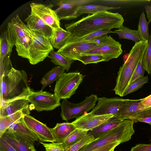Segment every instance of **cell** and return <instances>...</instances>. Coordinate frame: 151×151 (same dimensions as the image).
<instances>
[{"mask_svg":"<svg viewBox=\"0 0 151 151\" xmlns=\"http://www.w3.org/2000/svg\"><path fill=\"white\" fill-rule=\"evenodd\" d=\"M124 21L120 14L106 11L89 14L76 22L66 24L65 27L71 35L81 37L98 30L119 29L123 26Z\"/></svg>","mask_w":151,"mask_h":151,"instance_id":"6da1fadb","label":"cell"},{"mask_svg":"<svg viewBox=\"0 0 151 151\" xmlns=\"http://www.w3.org/2000/svg\"><path fill=\"white\" fill-rule=\"evenodd\" d=\"M0 80V106L16 99H26L32 92L27 73L24 70H18L13 67Z\"/></svg>","mask_w":151,"mask_h":151,"instance_id":"7a4b0ae2","label":"cell"},{"mask_svg":"<svg viewBox=\"0 0 151 151\" xmlns=\"http://www.w3.org/2000/svg\"><path fill=\"white\" fill-rule=\"evenodd\" d=\"M148 42L149 41H140L135 43L132 47L118 72L116 86L113 89L116 95L123 96L135 69L147 48Z\"/></svg>","mask_w":151,"mask_h":151,"instance_id":"3957f363","label":"cell"},{"mask_svg":"<svg viewBox=\"0 0 151 151\" xmlns=\"http://www.w3.org/2000/svg\"><path fill=\"white\" fill-rule=\"evenodd\" d=\"M134 123L131 120H124L117 127L83 146L78 151H92L116 142L121 143L127 142L134 133Z\"/></svg>","mask_w":151,"mask_h":151,"instance_id":"277c9868","label":"cell"},{"mask_svg":"<svg viewBox=\"0 0 151 151\" xmlns=\"http://www.w3.org/2000/svg\"><path fill=\"white\" fill-rule=\"evenodd\" d=\"M98 98L97 95L91 94L86 97L82 102L78 104L70 102L67 99H63L60 105L62 119L67 121L79 117L94 108Z\"/></svg>","mask_w":151,"mask_h":151,"instance_id":"5b68a950","label":"cell"},{"mask_svg":"<svg viewBox=\"0 0 151 151\" xmlns=\"http://www.w3.org/2000/svg\"><path fill=\"white\" fill-rule=\"evenodd\" d=\"M83 77L78 72L64 73L56 82L54 93L60 99L70 98L76 93Z\"/></svg>","mask_w":151,"mask_h":151,"instance_id":"8992f818","label":"cell"},{"mask_svg":"<svg viewBox=\"0 0 151 151\" xmlns=\"http://www.w3.org/2000/svg\"><path fill=\"white\" fill-rule=\"evenodd\" d=\"M31 31L32 37L29 49L28 60L30 64L35 65L48 57L50 52L53 50V48L49 39L39 32Z\"/></svg>","mask_w":151,"mask_h":151,"instance_id":"52a82bcc","label":"cell"},{"mask_svg":"<svg viewBox=\"0 0 151 151\" xmlns=\"http://www.w3.org/2000/svg\"><path fill=\"white\" fill-rule=\"evenodd\" d=\"M26 99L31 104L30 109H33L38 112L52 110L61 104L60 99L55 94L41 90L37 92L32 91Z\"/></svg>","mask_w":151,"mask_h":151,"instance_id":"ba28073f","label":"cell"},{"mask_svg":"<svg viewBox=\"0 0 151 151\" xmlns=\"http://www.w3.org/2000/svg\"><path fill=\"white\" fill-rule=\"evenodd\" d=\"M122 45L110 36L105 35L100 43L93 48L81 54V56L96 55L103 56L106 61L119 57L122 53Z\"/></svg>","mask_w":151,"mask_h":151,"instance_id":"9c48e42d","label":"cell"},{"mask_svg":"<svg viewBox=\"0 0 151 151\" xmlns=\"http://www.w3.org/2000/svg\"><path fill=\"white\" fill-rule=\"evenodd\" d=\"M104 35L91 41L67 42L57 52L68 58L76 60L81 57L82 53L93 48L99 45Z\"/></svg>","mask_w":151,"mask_h":151,"instance_id":"30bf717a","label":"cell"},{"mask_svg":"<svg viewBox=\"0 0 151 151\" xmlns=\"http://www.w3.org/2000/svg\"><path fill=\"white\" fill-rule=\"evenodd\" d=\"M97 1L91 0H63L58 2V7L55 10L60 20L75 19L79 16L77 12L80 6Z\"/></svg>","mask_w":151,"mask_h":151,"instance_id":"8fae6325","label":"cell"},{"mask_svg":"<svg viewBox=\"0 0 151 151\" xmlns=\"http://www.w3.org/2000/svg\"><path fill=\"white\" fill-rule=\"evenodd\" d=\"M31 12L40 18L53 30L60 27V20L55 10L52 9L53 5L32 3L30 4Z\"/></svg>","mask_w":151,"mask_h":151,"instance_id":"7c38bea8","label":"cell"},{"mask_svg":"<svg viewBox=\"0 0 151 151\" xmlns=\"http://www.w3.org/2000/svg\"><path fill=\"white\" fill-rule=\"evenodd\" d=\"M126 99L118 97L98 98V102L90 112L96 115L112 114L114 116L124 106Z\"/></svg>","mask_w":151,"mask_h":151,"instance_id":"4fadbf2b","label":"cell"},{"mask_svg":"<svg viewBox=\"0 0 151 151\" xmlns=\"http://www.w3.org/2000/svg\"><path fill=\"white\" fill-rule=\"evenodd\" d=\"M23 119L28 127L42 142H55L51 128L29 115L24 116Z\"/></svg>","mask_w":151,"mask_h":151,"instance_id":"5bb4252c","label":"cell"},{"mask_svg":"<svg viewBox=\"0 0 151 151\" xmlns=\"http://www.w3.org/2000/svg\"><path fill=\"white\" fill-rule=\"evenodd\" d=\"M114 116L112 114L96 115L90 112L85 113L71 123L76 129L88 131L107 121Z\"/></svg>","mask_w":151,"mask_h":151,"instance_id":"9a60e30c","label":"cell"},{"mask_svg":"<svg viewBox=\"0 0 151 151\" xmlns=\"http://www.w3.org/2000/svg\"><path fill=\"white\" fill-rule=\"evenodd\" d=\"M1 137L17 151H36L33 143L14 133L7 130Z\"/></svg>","mask_w":151,"mask_h":151,"instance_id":"2e32d148","label":"cell"},{"mask_svg":"<svg viewBox=\"0 0 151 151\" xmlns=\"http://www.w3.org/2000/svg\"><path fill=\"white\" fill-rule=\"evenodd\" d=\"M27 25L30 30L37 31L49 39L52 35L53 30L40 18L31 12L25 20Z\"/></svg>","mask_w":151,"mask_h":151,"instance_id":"e0dca14e","label":"cell"},{"mask_svg":"<svg viewBox=\"0 0 151 151\" xmlns=\"http://www.w3.org/2000/svg\"><path fill=\"white\" fill-rule=\"evenodd\" d=\"M29 101L26 99H16L0 107V118L8 116L19 111L30 109Z\"/></svg>","mask_w":151,"mask_h":151,"instance_id":"ac0fdd59","label":"cell"},{"mask_svg":"<svg viewBox=\"0 0 151 151\" xmlns=\"http://www.w3.org/2000/svg\"><path fill=\"white\" fill-rule=\"evenodd\" d=\"M123 120L114 116L95 128L88 131L87 134L92 135L94 140L96 139L117 127Z\"/></svg>","mask_w":151,"mask_h":151,"instance_id":"d6986e66","label":"cell"},{"mask_svg":"<svg viewBox=\"0 0 151 151\" xmlns=\"http://www.w3.org/2000/svg\"><path fill=\"white\" fill-rule=\"evenodd\" d=\"M7 131L14 133L33 143L39 140L36 135L26 125L23 117L12 124Z\"/></svg>","mask_w":151,"mask_h":151,"instance_id":"ffe728a7","label":"cell"},{"mask_svg":"<svg viewBox=\"0 0 151 151\" xmlns=\"http://www.w3.org/2000/svg\"><path fill=\"white\" fill-rule=\"evenodd\" d=\"M140 99H126L124 104L114 116L124 120L127 119L129 116L144 110L140 106Z\"/></svg>","mask_w":151,"mask_h":151,"instance_id":"44dd1931","label":"cell"},{"mask_svg":"<svg viewBox=\"0 0 151 151\" xmlns=\"http://www.w3.org/2000/svg\"><path fill=\"white\" fill-rule=\"evenodd\" d=\"M16 41L9 29L2 32L0 37V58L10 55L13 47L15 45Z\"/></svg>","mask_w":151,"mask_h":151,"instance_id":"7402d4cb","label":"cell"},{"mask_svg":"<svg viewBox=\"0 0 151 151\" xmlns=\"http://www.w3.org/2000/svg\"><path fill=\"white\" fill-rule=\"evenodd\" d=\"M76 129L72 123H57L55 127L51 128L56 140L55 143L63 142Z\"/></svg>","mask_w":151,"mask_h":151,"instance_id":"603a6c76","label":"cell"},{"mask_svg":"<svg viewBox=\"0 0 151 151\" xmlns=\"http://www.w3.org/2000/svg\"><path fill=\"white\" fill-rule=\"evenodd\" d=\"M30 110L21 111L10 116L0 118V137L13 123L20 120L24 116L29 115Z\"/></svg>","mask_w":151,"mask_h":151,"instance_id":"cb8c5ba5","label":"cell"},{"mask_svg":"<svg viewBox=\"0 0 151 151\" xmlns=\"http://www.w3.org/2000/svg\"><path fill=\"white\" fill-rule=\"evenodd\" d=\"M70 35L69 32L60 27L53 30L50 40L53 47L59 50L66 44Z\"/></svg>","mask_w":151,"mask_h":151,"instance_id":"d4e9b609","label":"cell"},{"mask_svg":"<svg viewBox=\"0 0 151 151\" xmlns=\"http://www.w3.org/2000/svg\"><path fill=\"white\" fill-rule=\"evenodd\" d=\"M65 70L64 67L58 66L53 67L47 72L40 81L42 85L41 90H43L47 86L50 85L54 81H57L65 73Z\"/></svg>","mask_w":151,"mask_h":151,"instance_id":"484cf974","label":"cell"},{"mask_svg":"<svg viewBox=\"0 0 151 151\" xmlns=\"http://www.w3.org/2000/svg\"><path fill=\"white\" fill-rule=\"evenodd\" d=\"M32 37V33L30 30L29 35L16 42L15 46L18 55L28 60L29 58V50Z\"/></svg>","mask_w":151,"mask_h":151,"instance_id":"4316f807","label":"cell"},{"mask_svg":"<svg viewBox=\"0 0 151 151\" xmlns=\"http://www.w3.org/2000/svg\"><path fill=\"white\" fill-rule=\"evenodd\" d=\"M120 8V7L108 6L99 5L89 4L78 7L77 9V12L79 16L83 14H93L100 12L117 9Z\"/></svg>","mask_w":151,"mask_h":151,"instance_id":"83f0119b","label":"cell"},{"mask_svg":"<svg viewBox=\"0 0 151 151\" xmlns=\"http://www.w3.org/2000/svg\"><path fill=\"white\" fill-rule=\"evenodd\" d=\"M48 57L54 64L64 67L67 71L69 70L71 64L74 61L66 58L57 51L55 52L53 50L50 52Z\"/></svg>","mask_w":151,"mask_h":151,"instance_id":"f1b7e54d","label":"cell"},{"mask_svg":"<svg viewBox=\"0 0 151 151\" xmlns=\"http://www.w3.org/2000/svg\"><path fill=\"white\" fill-rule=\"evenodd\" d=\"M111 33H114V32L111 31V29H107L93 32L81 37H77L70 35L67 42L93 40L107 34Z\"/></svg>","mask_w":151,"mask_h":151,"instance_id":"f546056e","label":"cell"},{"mask_svg":"<svg viewBox=\"0 0 151 151\" xmlns=\"http://www.w3.org/2000/svg\"><path fill=\"white\" fill-rule=\"evenodd\" d=\"M88 131L76 129L71 133L61 143H58L59 145L65 148L78 142L87 134Z\"/></svg>","mask_w":151,"mask_h":151,"instance_id":"4dcf8cb0","label":"cell"},{"mask_svg":"<svg viewBox=\"0 0 151 151\" xmlns=\"http://www.w3.org/2000/svg\"><path fill=\"white\" fill-rule=\"evenodd\" d=\"M149 23L146 20L144 12H142L139 17L138 29L137 30L141 41H149L150 37L149 34Z\"/></svg>","mask_w":151,"mask_h":151,"instance_id":"1f68e13d","label":"cell"},{"mask_svg":"<svg viewBox=\"0 0 151 151\" xmlns=\"http://www.w3.org/2000/svg\"><path fill=\"white\" fill-rule=\"evenodd\" d=\"M114 33L117 34L119 39H125L130 40L135 43L140 41L137 30H133L123 26L118 29L114 30Z\"/></svg>","mask_w":151,"mask_h":151,"instance_id":"d6a6232c","label":"cell"},{"mask_svg":"<svg viewBox=\"0 0 151 151\" xmlns=\"http://www.w3.org/2000/svg\"><path fill=\"white\" fill-rule=\"evenodd\" d=\"M127 119L132 120L134 123L143 122L149 124L151 123V108L141 111L129 116Z\"/></svg>","mask_w":151,"mask_h":151,"instance_id":"836d02e7","label":"cell"},{"mask_svg":"<svg viewBox=\"0 0 151 151\" xmlns=\"http://www.w3.org/2000/svg\"><path fill=\"white\" fill-rule=\"evenodd\" d=\"M94 140L93 137L87 134L81 139L76 143L65 148V151H78L82 147Z\"/></svg>","mask_w":151,"mask_h":151,"instance_id":"e575fe53","label":"cell"},{"mask_svg":"<svg viewBox=\"0 0 151 151\" xmlns=\"http://www.w3.org/2000/svg\"><path fill=\"white\" fill-rule=\"evenodd\" d=\"M149 78L147 76L140 78L137 81L129 84L125 91L123 96L135 92L142 88L143 85L148 82Z\"/></svg>","mask_w":151,"mask_h":151,"instance_id":"d590c367","label":"cell"},{"mask_svg":"<svg viewBox=\"0 0 151 151\" xmlns=\"http://www.w3.org/2000/svg\"><path fill=\"white\" fill-rule=\"evenodd\" d=\"M142 63L145 70L150 74L151 67V35H150L148 47L142 58Z\"/></svg>","mask_w":151,"mask_h":151,"instance_id":"8d00e7d4","label":"cell"},{"mask_svg":"<svg viewBox=\"0 0 151 151\" xmlns=\"http://www.w3.org/2000/svg\"><path fill=\"white\" fill-rule=\"evenodd\" d=\"M85 65L90 63H98L106 61V59L103 56L96 55H88L82 56L77 60Z\"/></svg>","mask_w":151,"mask_h":151,"instance_id":"74e56055","label":"cell"},{"mask_svg":"<svg viewBox=\"0 0 151 151\" xmlns=\"http://www.w3.org/2000/svg\"><path fill=\"white\" fill-rule=\"evenodd\" d=\"M142 58L140 60L135 68L130 80L129 85L135 82L139 78L144 77L145 70L142 63Z\"/></svg>","mask_w":151,"mask_h":151,"instance_id":"f35d334b","label":"cell"},{"mask_svg":"<svg viewBox=\"0 0 151 151\" xmlns=\"http://www.w3.org/2000/svg\"><path fill=\"white\" fill-rule=\"evenodd\" d=\"M10 57V55H7L3 58H0V78L13 68Z\"/></svg>","mask_w":151,"mask_h":151,"instance_id":"ab89813d","label":"cell"},{"mask_svg":"<svg viewBox=\"0 0 151 151\" xmlns=\"http://www.w3.org/2000/svg\"><path fill=\"white\" fill-rule=\"evenodd\" d=\"M40 143L45 148V151H65V148L58 143H46L40 142Z\"/></svg>","mask_w":151,"mask_h":151,"instance_id":"60d3db41","label":"cell"},{"mask_svg":"<svg viewBox=\"0 0 151 151\" xmlns=\"http://www.w3.org/2000/svg\"><path fill=\"white\" fill-rule=\"evenodd\" d=\"M0 151H17L2 137H0Z\"/></svg>","mask_w":151,"mask_h":151,"instance_id":"b9f144b4","label":"cell"},{"mask_svg":"<svg viewBox=\"0 0 151 151\" xmlns=\"http://www.w3.org/2000/svg\"><path fill=\"white\" fill-rule=\"evenodd\" d=\"M131 151H151V144L137 145L131 148Z\"/></svg>","mask_w":151,"mask_h":151,"instance_id":"7bdbcfd3","label":"cell"},{"mask_svg":"<svg viewBox=\"0 0 151 151\" xmlns=\"http://www.w3.org/2000/svg\"><path fill=\"white\" fill-rule=\"evenodd\" d=\"M140 99V106L144 110L151 108V94Z\"/></svg>","mask_w":151,"mask_h":151,"instance_id":"ee69618b","label":"cell"},{"mask_svg":"<svg viewBox=\"0 0 151 151\" xmlns=\"http://www.w3.org/2000/svg\"><path fill=\"white\" fill-rule=\"evenodd\" d=\"M120 143H121L119 142H116L92 151H111L114 149Z\"/></svg>","mask_w":151,"mask_h":151,"instance_id":"f6af8a7d","label":"cell"},{"mask_svg":"<svg viewBox=\"0 0 151 151\" xmlns=\"http://www.w3.org/2000/svg\"><path fill=\"white\" fill-rule=\"evenodd\" d=\"M145 8L146 11L148 22L150 23L151 22V6L146 5L145 6Z\"/></svg>","mask_w":151,"mask_h":151,"instance_id":"bcb514c9","label":"cell"},{"mask_svg":"<svg viewBox=\"0 0 151 151\" xmlns=\"http://www.w3.org/2000/svg\"><path fill=\"white\" fill-rule=\"evenodd\" d=\"M114 149H113V150H111V151H114Z\"/></svg>","mask_w":151,"mask_h":151,"instance_id":"7dc6e473","label":"cell"},{"mask_svg":"<svg viewBox=\"0 0 151 151\" xmlns=\"http://www.w3.org/2000/svg\"><path fill=\"white\" fill-rule=\"evenodd\" d=\"M150 74L151 76V70H150Z\"/></svg>","mask_w":151,"mask_h":151,"instance_id":"c3c4849f","label":"cell"},{"mask_svg":"<svg viewBox=\"0 0 151 151\" xmlns=\"http://www.w3.org/2000/svg\"><path fill=\"white\" fill-rule=\"evenodd\" d=\"M151 126V123L150 124Z\"/></svg>","mask_w":151,"mask_h":151,"instance_id":"681fc988","label":"cell"},{"mask_svg":"<svg viewBox=\"0 0 151 151\" xmlns=\"http://www.w3.org/2000/svg\"></svg>","mask_w":151,"mask_h":151,"instance_id":"f907efd6","label":"cell"}]
</instances>
